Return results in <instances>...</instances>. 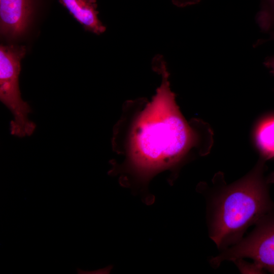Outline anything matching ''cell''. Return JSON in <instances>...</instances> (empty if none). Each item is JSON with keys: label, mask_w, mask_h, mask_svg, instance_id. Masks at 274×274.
I'll use <instances>...</instances> for the list:
<instances>
[{"label": "cell", "mask_w": 274, "mask_h": 274, "mask_svg": "<svg viewBox=\"0 0 274 274\" xmlns=\"http://www.w3.org/2000/svg\"><path fill=\"white\" fill-rule=\"evenodd\" d=\"M152 66L161 75L162 82L130 126L125 162L127 171L145 183L156 174L177 166L198 141L196 132L176 103L162 57L156 56Z\"/></svg>", "instance_id": "obj_1"}, {"label": "cell", "mask_w": 274, "mask_h": 274, "mask_svg": "<svg viewBox=\"0 0 274 274\" xmlns=\"http://www.w3.org/2000/svg\"><path fill=\"white\" fill-rule=\"evenodd\" d=\"M265 160L260 158L243 178L223 187L210 206V237L218 248L225 249L242 238L246 230L274 214L266 178Z\"/></svg>", "instance_id": "obj_2"}, {"label": "cell", "mask_w": 274, "mask_h": 274, "mask_svg": "<svg viewBox=\"0 0 274 274\" xmlns=\"http://www.w3.org/2000/svg\"><path fill=\"white\" fill-rule=\"evenodd\" d=\"M25 52L24 46L1 45L0 47V99L13 115L11 133L18 137L29 136L36 128L28 118L31 108L22 99L19 88L20 61Z\"/></svg>", "instance_id": "obj_3"}, {"label": "cell", "mask_w": 274, "mask_h": 274, "mask_svg": "<svg viewBox=\"0 0 274 274\" xmlns=\"http://www.w3.org/2000/svg\"><path fill=\"white\" fill-rule=\"evenodd\" d=\"M250 258L262 269L274 273V214L256 224L252 232L236 244L223 250L211 259V264L218 267L225 261Z\"/></svg>", "instance_id": "obj_4"}, {"label": "cell", "mask_w": 274, "mask_h": 274, "mask_svg": "<svg viewBox=\"0 0 274 274\" xmlns=\"http://www.w3.org/2000/svg\"><path fill=\"white\" fill-rule=\"evenodd\" d=\"M32 12L31 0H0L1 33L10 38L26 29Z\"/></svg>", "instance_id": "obj_5"}, {"label": "cell", "mask_w": 274, "mask_h": 274, "mask_svg": "<svg viewBox=\"0 0 274 274\" xmlns=\"http://www.w3.org/2000/svg\"><path fill=\"white\" fill-rule=\"evenodd\" d=\"M85 29L97 35L106 30L97 17L96 0H59Z\"/></svg>", "instance_id": "obj_6"}, {"label": "cell", "mask_w": 274, "mask_h": 274, "mask_svg": "<svg viewBox=\"0 0 274 274\" xmlns=\"http://www.w3.org/2000/svg\"><path fill=\"white\" fill-rule=\"evenodd\" d=\"M255 141L261 158L266 161L274 158V114L263 118L255 130Z\"/></svg>", "instance_id": "obj_7"}, {"label": "cell", "mask_w": 274, "mask_h": 274, "mask_svg": "<svg viewBox=\"0 0 274 274\" xmlns=\"http://www.w3.org/2000/svg\"><path fill=\"white\" fill-rule=\"evenodd\" d=\"M256 20L264 31H268L274 28V0H261V8Z\"/></svg>", "instance_id": "obj_8"}, {"label": "cell", "mask_w": 274, "mask_h": 274, "mask_svg": "<svg viewBox=\"0 0 274 274\" xmlns=\"http://www.w3.org/2000/svg\"><path fill=\"white\" fill-rule=\"evenodd\" d=\"M200 0H172L173 3L179 7H184L198 3Z\"/></svg>", "instance_id": "obj_9"}, {"label": "cell", "mask_w": 274, "mask_h": 274, "mask_svg": "<svg viewBox=\"0 0 274 274\" xmlns=\"http://www.w3.org/2000/svg\"><path fill=\"white\" fill-rule=\"evenodd\" d=\"M264 64L274 73V56L269 57L266 59Z\"/></svg>", "instance_id": "obj_10"}, {"label": "cell", "mask_w": 274, "mask_h": 274, "mask_svg": "<svg viewBox=\"0 0 274 274\" xmlns=\"http://www.w3.org/2000/svg\"><path fill=\"white\" fill-rule=\"evenodd\" d=\"M266 181L269 184L274 183V171L267 176Z\"/></svg>", "instance_id": "obj_11"}, {"label": "cell", "mask_w": 274, "mask_h": 274, "mask_svg": "<svg viewBox=\"0 0 274 274\" xmlns=\"http://www.w3.org/2000/svg\"><path fill=\"white\" fill-rule=\"evenodd\" d=\"M270 40H272V41L274 40V31H273L271 33L270 36L268 40H265V41H264L263 42L267 41H270Z\"/></svg>", "instance_id": "obj_12"}]
</instances>
